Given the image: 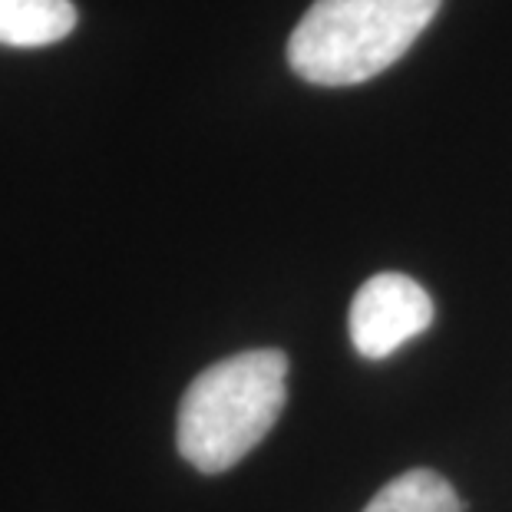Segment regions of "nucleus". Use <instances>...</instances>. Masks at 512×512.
<instances>
[{
	"instance_id": "obj_1",
	"label": "nucleus",
	"mask_w": 512,
	"mask_h": 512,
	"mask_svg": "<svg viewBox=\"0 0 512 512\" xmlns=\"http://www.w3.org/2000/svg\"><path fill=\"white\" fill-rule=\"evenodd\" d=\"M288 400V357L275 347L242 351L192 380L179 403L176 443L185 463L225 473L268 437Z\"/></svg>"
},
{
	"instance_id": "obj_2",
	"label": "nucleus",
	"mask_w": 512,
	"mask_h": 512,
	"mask_svg": "<svg viewBox=\"0 0 512 512\" xmlns=\"http://www.w3.org/2000/svg\"><path fill=\"white\" fill-rule=\"evenodd\" d=\"M440 0H314L288 40L291 70L314 86H354L413 47Z\"/></svg>"
},
{
	"instance_id": "obj_3",
	"label": "nucleus",
	"mask_w": 512,
	"mask_h": 512,
	"mask_svg": "<svg viewBox=\"0 0 512 512\" xmlns=\"http://www.w3.org/2000/svg\"><path fill=\"white\" fill-rule=\"evenodd\" d=\"M433 298L417 281L384 271L367 278L351 301V344L367 361L390 357L433 324Z\"/></svg>"
},
{
	"instance_id": "obj_4",
	"label": "nucleus",
	"mask_w": 512,
	"mask_h": 512,
	"mask_svg": "<svg viewBox=\"0 0 512 512\" xmlns=\"http://www.w3.org/2000/svg\"><path fill=\"white\" fill-rule=\"evenodd\" d=\"M76 27L70 0H0V43L7 47H47Z\"/></svg>"
},
{
	"instance_id": "obj_5",
	"label": "nucleus",
	"mask_w": 512,
	"mask_h": 512,
	"mask_svg": "<svg viewBox=\"0 0 512 512\" xmlns=\"http://www.w3.org/2000/svg\"><path fill=\"white\" fill-rule=\"evenodd\" d=\"M456 489L433 470H407L370 499L364 512H463Z\"/></svg>"
}]
</instances>
